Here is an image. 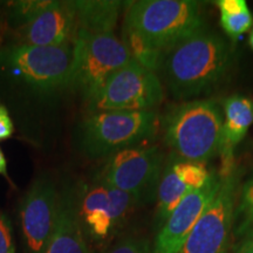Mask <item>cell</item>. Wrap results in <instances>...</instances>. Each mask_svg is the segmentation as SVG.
<instances>
[{
    "label": "cell",
    "instance_id": "cell-1",
    "mask_svg": "<svg viewBox=\"0 0 253 253\" xmlns=\"http://www.w3.org/2000/svg\"><path fill=\"white\" fill-rule=\"evenodd\" d=\"M230 62L227 43L203 28L163 53L157 75L173 97L189 99L216 86Z\"/></svg>",
    "mask_w": 253,
    "mask_h": 253
},
{
    "label": "cell",
    "instance_id": "cell-2",
    "mask_svg": "<svg viewBox=\"0 0 253 253\" xmlns=\"http://www.w3.org/2000/svg\"><path fill=\"white\" fill-rule=\"evenodd\" d=\"M73 46L8 45L0 49V72L32 94L48 96L71 89Z\"/></svg>",
    "mask_w": 253,
    "mask_h": 253
},
{
    "label": "cell",
    "instance_id": "cell-3",
    "mask_svg": "<svg viewBox=\"0 0 253 253\" xmlns=\"http://www.w3.org/2000/svg\"><path fill=\"white\" fill-rule=\"evenodd\" d=\"M126 4L123 26L137 32L161 54L204 28L201 2L194 0H136Z\"/></svg>",
    "mask_w": 253,
    "mask_h": 253
},
{
    "label": "cell",
    "instance_id": "cell-4",
    "mask_svg": "<svg viewBox=\"0 0 253 253\" xmlns=\"http://www.w3.org/2000/svg\"><path fill=\"white\" fill-rule=\"evenodd\" d=\"M158 123L155 110L89 113L78 126L79 149L90 160L108 158L128 148L149 144Z\"/></svg>",
    "mask_w": 253,
    "mask_h": 253
},
{
    "label": "cell",
    "instance_id": "cell-5",
    "mask_svg": "<svg viewBox=\"0 0 253 253\" xmlns=\"http://www.w3.org/2000/svg\"><path fill=\"white\" fill-rule=\"evenodd\" d=\"M164 142L179 160L205 163L219 153L223 120L212 101L192 100L164 116Z\"/></svg>",
    "mask_w": 253,
    "mask_h": 253
},
{
    "label": "cell",
    "instance_id": "cell-6",
    "mask_svg": "<svg viewBox=\"0 0 253 253\" xmlns=\"http://www.w3.org/2000/svg\"><path fill=\"white\" fill-rule=\"evenodd\" d=\"M73 50L71 89L80 94L86 103L99 93L113 74L132 60L115 33L79 32Z\"/></svg>",
    "mask_w": 253,
    "mask_h": 253
},
{
    "label": "cell",
    "instance_id": "cell-7",
    "mask_svg": "<svg viewBox=\"0 0 253 253\" xmlns=\"http://www.w3.org/2000/svg\"><path fill=\"white\" fill-rule=\"evenodd\" d=\"M164 163L166 155L160 147L138 145L106 158V162L94 176L106 184L131 195L142 205L151 203L156 198Z\"/></svg>",
    "mask_w": 253,
    "mask_h": 253
},
{
    "label": "cell",
    "instance_id": "cell-8",
    "mask_svg": "<svg viewBox=\"0 0 253 253\" xmlns=\"http://www.w3.org/2000/svg\"><path fill=\"white\" fill-rule=\"evenodd\" d=\"M163 99V84L156 73L131 60L112 75L87 103V109L89 113L149 112Z\"/></svg>",
    "mask_w": 253,
    "mask_h": 253
},
{
    "label": "cell",
    "instance_id": "cell-9",
    "mask_svg": "<svg viewBox=\"0 0 253 253\" xmlns=\"http://www.w3.org/2000/svg\"><path fill=\"white\" fill-rule=\"evenodd\" d=\"M77 205L88 242L103 245L121 235L126 212L121 190L93 176L89 181L77 184Z\"/></svg>",
    "mask_w": 253,
    "mask_h": 253
},
{
    "label": "cell",
    "instance_id": "cell-10",
    "mask_svg": "<svg viewBox=\"0 0 253 253\" xmlns=\"http://www.w3.org/2000/svg\"><path fill=\"white\" fill-rule=\"evenodd\" d=\"M216 197L207 208L179 253H226L235 225L238 176L220 177Z\"/></svg>",
    "mask_w": 253,
    "mask_h": 253
},
{
    "label": "cell",
    "instance_id": "cell-11",
    "mask_svg": "<svg viewBox=\"0 0 253 253\" xmlns=\"http://www.w3.org/2000/svg\"><path fill=\"white\" fill-rule=\"evenodd\" d=\"M60 190L49 176H39L21 199L19 209L25 253H45L54 231Z\"/></svg>",
    "mask_w": 253,
    "mask_h": 253
},
{
    "label": "cell",
    "instance_id": "cell-12",
    "mask_svg": "<svg viewBox=\"0 0 253 253\" xmlns=\"http://www.w3.org/2000/svg\"><path fill=\"white\" fill-rule=\"evenodd\" d=\"M212 176L213 173L209 171L205 163L183 161L171 155L170 160L164 163L158 183L155 227L160 230L183 199L191 192L203 188Z\"/></svg>",
    "mask_w": 253,
    "mask_h": 253
},
{
    "label": "cell",
    "instance_id": "cell-13",
    "mask_svg": "<svg viewBox=\"0 0 253 253\" xmlns=\"http://www.w3.org/2000/svg\"><path fill=\"white\" fill-rule=\"evenodd\" d=\"M220 176L213 175L203 188L189 194L158 230L151 253H179L195 224L216 197Z\"/></svg>",
    "mask_w": 253,
    "mask_h": 253
},
{
    "label": "cell",
    "instance_id": "cell-14",
    "mask_svg": "<svg viewBox=\"0 0 253 253\" xmlns=\"http://www.w3.org/2000/svg\"><path fill=\"white\" fill-rule=\"evenodd\" d=\"M79 27L72 1H52L30 24L14 31L12 45L38 47L74 46Z\"/></svg>",
    "mask_w": 253,
    "mask_h": 253
},
{
    "label": "cell",
    "instance_id": "cell-15",
    "mask_svg": "<svg viewBox=\"0 0 253 253\" xmlns=\"http://www.w3.org/2000/svg\"><path fill=\"white\" fill-rule=\"evenodd\" d=\"M45 253H91L78 213L77 184L60 189L58 218Z\"/></svg>",
    "mask_w": 253,
    "mask_h": 253
},
{
    "label": "cell",
    "instance_id": "cell-16",
    "mask_svg": "<svg viewBox=\"0 0 253 253\" xmlns=\"http://www.w3.org/2000/svg\"><path fill=\"white\" fill-rule=\"evenodd\" d=\"M225 121L221 126L219 144L220 177L235 173V149L248 134L253 123V101L249 97L232 95L224 102Z\"/></svg>",
    "mask_w": 253,
    "mask_h": 253
},
{
    "label": "cell",
    "instance_id": "cell-17",
    "mask_svg": "<svg viewBox=\"0 0 253 253\" xmlns=\"http://www.w3.org/2000/svg\"><path fill=\"white\" fill-rule=\"evenodd\" d=\"M79 32L114 33L125 1L119 0H72Z\"/></svg>",
    "mask_w": 253,
    "mask_h": 253
},
{
    "label": "cell",
    "instance_id": "cell-18",
    "mask_svg": "<svg viewBox=\"0 0 253 253\" xmlns=\"http://www.w3.org/2000/svg\"><path fill=\"white\" fill-rule=\"evenodd\" d=\"M217 6L220 12V25L227 36L236 39L248 32L253 18L245 0H219Z\"/></svg>",
    "mask_w": 253,
    "mask_h": 253
},
{
    "label": "cell",
    "instance_id": "cell-19",
    "mask_svg": "<svg viewBox=\"0 0 253 253\" xmlns=\"http://www.w3.org/2000/svg\"><path fill=\"white\" fill-rule=\"evenodd\" d=\"M50 4H52L50 0H19V1L8 2L6 5L7 24L14 31L19 30L34 20L38 15L48 8Z\"/></svg>",
    "mask_w": 253,
    "mask_h": 253
},
{
    "label": "cell",
    "instance_id": "cell-20",
    "mask_svg": "<svg viewBox=\"0 0 253 253\" xmlns=\"http://www.w3.org/2000/svg\"><path fill=\"white\" fill-rule=\"evenodd\" d=\"M237 202L235 220H238V226L236 233L240 236L253 230V176L243 186Z\"/></svg>",
    "mask_w": 253,
    "mask_h": 253
},
{
    "label": "cell",
    "instance_id": "cell-21",
    "mask_svg": "<svg viewBox=\"0 0 253 253\" xmlns=\"http://www.w3.org/2000/svg\"><path fill=\"white\" fill-rule=\"evenodd\" d=\"M104 253H151V243L143 235L123 233L104 250Z\"/></svg>",
    "mask_w": 253,
    "mask_h": 253
},
{
    "label": "cell",
    "instance_id": "cell-22",
    "mask_svg": "<svg viewBox=\"0 0 253 253\" xmlns=\"http://www.w3.org/2000/svg\"><path fill=\"white\" fill-rule=\"evenodd\" d=\"M0 253H15L12 221L2 211H0Z\"/></svg>",
    "mask_w": 253,
    "mask_h": 253
},
{
    "label": "cell",
    "instance_id": "cell-23",
    "mask_svg": "<svg viewBox=\"0 0 253 253\" xmlns=\"http://www.w3.org/2000/svg\"><path fill=\"white\" fill-rule=\"evenodd\" d=\"M14 132V125L11 115L4 104H0V141L11 137Z\"/></svg>",
    "mask_w": 253,
    "mask_h": 253
},
{
    "label": "cell",
    "instance_id": "cell-24",
    "mask_svg": "<svg viewBox=\"0 0 253 253\" xmlns=\"http://www.w3.org/2000/svg\"><path fill=\"white\" fill-rule=\"evenodd\" d=\"M240 236L242 239L233 253H253V230L246 231Z\"/></svg>",
    "mask_w": 253,
    "mask_h": 253
},
{
    "label": "cell",
    "instance_id": "cell-25",
    "mask_svg": "<svg viewBox=\"0 0 253 253\" xmlns=\"http://www.w3.org/2000/svg\"><path fill=\"white\" fill-rule=\"evenodd\" d=\"M0 175L5 176L6 178H8L7 175V162H6L5 155L2 153L1 148H0Z\"/></svg>",
    "mask_w": 253,
    "mask_h": 253
},
{
    "label": "cell",
    "instance_id": "cell-26",
    "mask_svg": "<svg viewBox=\"0 0 253 253\" xmlns=\"http://www.w3.org/2000/svg\"><path fill=\"white\" fill-rule=\"evenodd\" d=\"M249 42H250V46H251V48L253 49V30L251 31V33H250V39H249Z\"/></svg>",
    "mask_w": 253,
    "mask_h": 253
},
{
    "label": "cell",
    "instance_id": "cell-27",
    "mask_svg": "<svg viewBox=\"0 0 253 253\" xmlns=\"http://www.w3.org/2000/svg\"><path fill=\"white\" fill-rule=\"evenodd\" d=\"M0 13H1V2H0Z\"/></svg>",
    "mask_w": 253,
    "mask_h": 253
},
{
    "label": "cell",
    "instance_id": "cell-28",
    "mask_svg": "<svg viewBox=\"0 0 253 253\" xmlns=\"http://www.w3.org/2000/svg\"><path fill=\"white\" fill-rule=\"evenodd\" d=\"M100 253H104V250H103V251H101V252H100Z\"/></svg>",
    "mask_w": 253,
    "mask_h": 253
}]
</instances>
